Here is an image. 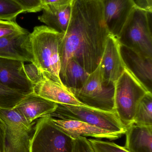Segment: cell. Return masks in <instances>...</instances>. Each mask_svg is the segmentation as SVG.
<instances>
[{"label": "cell", "mask_w": 152, "mask_h": 152, "mask_svg": "<svg viewBox=\"0 0 152 152\" xmlns=\"http://www.w3.org/2000/svg\"><path fill=\"white\" fill-rule=\"evenodd\" d=\"M51 120L57 127L73 139L82 136L113 141L120 138L123 135L120 133L111 132L79 121L61 119L52 117Z\"/></svg>", "instance_id": "cell-12"}, {"label": "cell", "mask_w": 152, "mask_h": 152, "mask_svg": "<svg viewBox=\"0 0 152 152\" xmlns=\"http://www.w3.org/2000/svg\"><path fill=\"white\" fill-rule=\"evenodd\" d=\"M25 9L26 12H37L43 10L41 0H16Z\"/></svg>", "instance_id": "cell-27"}, {"label": "cell", "mask_w": 152, "mask_h": 152, "mask_svg": "<svg viewBox=\"0 0 152 152\" xmlns=\"http://www.w3.org/2000/svg\"><path fill=\"white\" fill-rule=\"evenodd\" d=\"M110 34L101 0H73L69 23L60 46V73L70 59L89 74L93 72L101 62Z\"/></svg>", "instance_id": "cell-1"}, {"label": "cell", "mask_w": 152, "mask_h": 152, "mask_svg": "<svg viewBox=\"0 0 152 152\" xmlns=\"http://www.w3.org/2000/svg\"><path fill=\"white\" fill-rule=\"evenodd\" d=\"M34 93L57 104L85 105L64 85L45 77L43 80L34 86Z\"/></svg>", "instance_id": "cell-16"}, {"label": "cell", "mask_w": 152, "mask_h": 152, "mask_svg": "<svg viewBox=\"0 0 152 152\" xmlns=\"http://www.w3.org/2000/svg\"><path fill=\"white\" fill-rule=\"evenodd\" d=\"M120 53L126 68L152 92V58L145 57L121 45Z\"/></svg>", "instance_id": "cell-13"}, {"label": "cell", "mask_w": 152, "mask_h": 152, "mask_svg": "<svg viewBox=\"0 0 152 152\" xmlns=\"http://www.w3.org/2000/svg\"><path fill=\"white\" fill-rule=\"evenodd\" d=\"M49 116L61 119L83 121L123 135L126 132V128L116 111H107L85 105L58 104L55 111Z\"/></svg>", "instance_id": "cell-5"}, {"label": "cell", "mask_w": 152, "mask_h": 152, "mask_svg": "<svg viewBox=\"0 0 152 152\" xmlns=\"http://www.w3.org/2000/svg\"><path fill=\"white\" fill-rule=\"evenodd\" d=\"M6 126L0 117V152H4V139H5Z\"/></svg>", "instance_id": "cell-29"}, {"label": "cell", "mask_w": 152, "mask_h": 152, "mask_svg": "<svg viewBox=\"0 0 152 152\" xmlns=\"http://www.w3.org/2000/svg\"><path fill=\"white\" fill-rule=\"evenodd\" d=\"M105 23L110 33L117 37L134 8L135 0H101Z\"/></svg>", "instance_id": "cell-11"}, {"label": "cell", "mask_w": 152, "mask_h": 152, "mask_svg": "<svg viewBox=\"0 0 152 152\" xmlns=\"http://www.w3.org/2000/svg\"><path fill=\"white\" fill-rule=\"evenodd\" d=\"M150 91L126 68L114 85V108L126 128L134 123L138 104Z\"/></svg>", "instance_id": "cell-4"}, {"label": "cell", "mask_w": 152, "mask_h": 152, "mask_svg": "<svg viewBox=\"0 0 152 152\" xmlns=\"http://www.w3.org/2000/svg\"><path fill=\"white\" fill-rule=\"evenodd\" d=\"M71 10V3L58 9L44 8L42 10V15L38 16V19L47 26L65 34L69 23Z\"/></svg>", "instance_id": "cell-18"}, {"label": "cell", "mask_w": 152, "mask_h": 152, "mask_svg": "<svg viewBox=\"0 0 152 152\" xmlns=\"http://www.w3.org/2000/svg\"><path fill=\"white\" fill-rule=\"evenodd\" d=\"M26 96L0 85V108H14Z\"/></svg>", "instance_id": "cell-22"}, {"label": "cell", "mask_w": 152, "mask_h": 152, "mask_svg": "<svg viewBox=\"0 0 152 152\" xmlns=\"http://www.w3.org/2000/svg\"><path fill=\"white\" fill-rule=\"evenodd\" d=\"M71 152H95L88 139L79 137L72 140Z\"/></svg>", "instance_id": "cell-26"}, {"label": "cell", "mask_w": 152, "mask_h": 152, "mask_svg": "<svg viewBox=\"0 0 152 152\" xmlns=\"http://www.w3.org/2000/svg\"><path fill=\"white\" fill-rule=\"evenodd\" d=\"M100 64L103 82L106 86H114L126 69L120 53V43L118 38L111 34L107 38Z\"/></svg>", "instance_id": "cell-10"}, {"label": "cell", "mask_w": 152, "mask_h": 152, "mask_svg": "<svg viewBox=\"0 0 152 152\" xmlns=\"http://www.w3.org/2000/svg\"><path fill=\"white\" fill-rule=\"evenodd\" d=\"M124 148L129 152H152V126L133 123L126 132Z\"/></svg>", "instance_id": "cell-17"}, {"label": "cell", "mask_w": 152, "mask_h": 152, "mask_svg": "<svg viewBox=\"0 0 152 152\" xmlns=\"http://www.w3.org/2000/svg\"><path fill=\"white\" fill-rule=\"evenodd\" d=\"M0 117L6 126L4 152H30L36 121L29 123L14 108H0Z\"/></svg>", "instance_id": "cell-6"}, {"label": "cell", "mask_w": 152, "mask_h": 152, "mask_svg": "<svg viewBox=\"0 0 152 152\" xmlns=\"http://www.w3.org/2000/svg\"><path fill=\"white\" fill-rule=\"evenodd\" d=\"M152 12L137 5L117 38L120 45L152 58Z\"/></svg>", "instance_id": "cell-3"}, {"label": "cell", "mask_w": 152, "mask_h": 152, "mask_svg": "<svg viewBox=\"0 0 152 152\" xmlns=\"http://www.w3.org/2000/svg\"><path fill=\"white\" fill-rule=\"evenodd\" d=\"M24 61L0 58V85L28 95L34 93V85L24 70Z\"/></svg>", "instance_id": "cell-9"}, {"label": "cell", "mask_w": 152, "mask_h": 152, "mask_svg": "<svg viewBox=\"0 0 152 152\" xmlns=\"http://www.w3.org/2000/svg\"><path fill=\"white\" fill-rule=\"evenodd\" d=\"M135 1L138 7L152 12V0H135Z\"/></svg>", "instance_id": "cell-30"}, {"label": "cell", "mask_w": 152, "mask_h": 152, "mask_svg": "<svg viewBox=\"0 0 152 152\" xmlns=\"http://www.w3.org/2000/svg\"><path fill=\"white\" fill-rule=\"evenodd\" d=\"M72 140L52 121L42 117L36 121L30 143V152H71Z\"/></svg>", "instance_id": "cell-8"}, {"label": "cell", "mask_w": 152, "mask_h": 152, "mask_svg": "<svg viewBox=\"0 0 152 152\" xmlns=\"http://www.w3.org/2000/svg\"><path fill=\"white\" fill-rule=\"evenodd\" d=\"M26 12L16 0H0V20L15 21L18 15Z\"/></svg>", "instance_id": "cell-21"}, {"label": "cell", "mask_w": 152, "mask_h": 152, "mask_svg": "<svg viewBox=\"0 0 152 152\" xmlns=\"http://www.w3.org/2000/svg\"><path fill=\"white\" fill-rule=\"evenodd\" d=\"M28 31L21 27L17 22L0 20V37Z\"/></svg>", "instance_id": "cell-24"}, {"label": "cell", "mask_w": 152, "mask_h": 152, "mask_svg": "<svg viewBox=\"0 0 152 152\" xmlns=\"http://www.w3.org/2000/svg\"><path fill=\"white\" fill-rule=\"evenodd\" d=\"M90 74L77 61L70 59L59 74L62 84L69 89H79L84 84Z\"/></svg>", "instance_id": "cell-19"}, {"label": "cell", "mask_w": 152, "mask_h": 152, "mask_svg": "<svg viewBox=\"0 0 152 152\" xmlns=\"http://www.w3.org/2000/svg\"><path fill=\"white\" fill-rule=\"evenodd\" d=\"M29 34L27 31L0 37V58L33 63L29 40Z\"/></svg>", "instance_id": "cell-14"}, {"label": "cell", "mask_w": 152, "mask_h": 152, "mask_svg": "<svg viewBox=\"0 0 152 152\" xmlns=\"http://www.w3.org/2000/svg\"><path fill=\"white\" fill-rule=\"evenodd\" d=\"M73 0H41L44 8L58 9L70 4Z\"/></svg>", "instance_id": "cell-28"}, {"label": "cell", "mask_w": 152, "mask_h": 152, "mask_svg": "<svg viewBox=\"0 0 152 152\" xmlns=\"http://www.w3.org/2000/svg\"><path fill=\"white\" fill-rule=\"evenodd\" d=\"M69 89L76 98L86 106L107 111H115L114 86L103 84L100 64L89 75L81 88Z\"/></svg>", "instance_id": "cell-7"}, {"label": "cell", "mask_w": 152, "mask_h": 152, "mask_svg": "<svg viewBox=\"0 0 152 152\" xmlns=\"http://www.w3.org/2000/svg\"><path fill=\"white\" fill-rule=\"evenodd\" d=\"M58 107L56 103L33 93L26 96L14 107L29 123L49 116Z\"/></svg>", "instance_id": "cell-15"}, {"label": "cell", "mask_w": 152, "mask_h": 152, "mask_svg": "<svg viewBox=\"0 0 152 152\" xmlns=\"http://www.w3.org/2000/svg\"><path fill=\"white\" fill-rule=\"evenodd\" d=\"M134 123L142 126H152V93L148 92L138 104Z\"/></svg>", "instance_id": "cell-20"}, {"label": "cell", "mask_w": 152, "mask_h": 152, "mask_svg": "<svg viewBox=\"0 0 152 152\" xmlns=\"http://www.w3.org/2000/svg\"><path fill=\"white\" fill-rule=\"evenodd\" d=\"M24 70L26 75L34 86L41 82L44 78L43 74L33 63L24 64Z\"/></svg>", "instance_id": "cell-25"}, {"label": "cell", "mask_w": 152, "mask_h": 152, "mask_svg": "<svg viewBox=\"0 0 152 152\" xmlns=\"http://www.w3.org/2000/svg\"><path fill=\"white\" fill-rule=\"evenodd\" d=\"M64 34L43 25L35 27L29 37L33 63L46 78L62 85L59 49Z\"/></svg>", "instance_id": "cell-2"}, {"label": "cell", "mask_w": 152, "mask_h": 152, "mask_svg": "<svg viewBox=\"0 0 152 152\" xmlns=\"http://www.w3.org/2000/svg\"><path fill=\"white\" fill-rule=\"evenodd\" d=\"M95 152H129L124 147L109 141L88 139Z\"/></svg>", "instance_id": "cell-23"}]
</instances>
